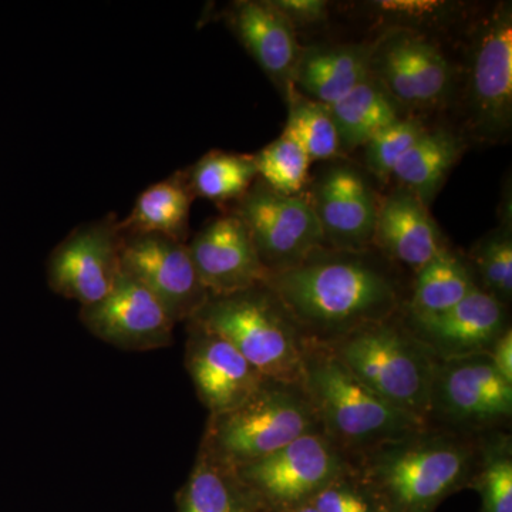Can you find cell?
<instances>
[{"label": "cell", "instance_id": "cell-18", "mask_svg": "<svg viewBox=\"0 0 512 512\" xmlns=\"http://www.w3.org/2000/svg\"><path fill=\"white\" fill-rule=\"evenodd\" d=\"M403 322L439 360L488 353L510 328L507 306L478 286L446 312Z\"/></svg>", "mask_w": 512, "mask_h": 512}, {"label": "cell", "instance_id": "cell-8", "mask_svg": "<svg viewBox=\"0 0 512 512\" xmlns=\"http://www.w3.org/2000/svg\"><path fill=\"white\" fill-rule=\"evenodd\" d=\"M512 383L497 372L488 353L439 360L431 386V429L477 436L507 424Z\"/></svg>", "mask_w": 512, "mask_h": 512}, {"label": "cell", "instance_id": "cell-32", "mask_svg": "<svg viewBox=\"0 0 512 512\" xmlns=\"http://www.w3.org/2000/svg\"><path fill=\"white\" fill-rule=\"evenodd\" d=\"M426 130L419 120L403 117L382 128L365 144L367 170L379 180H389L400 158Z\"/></svg>", "mask_w": 512, "mask_h": 512}, {"label": "cell", "instance_id": "cell-3", "mask_svg": "<svg viewBox=\"0 0 512 512\" xmlns=\"http://www.w3.org/2000/svg\"><path fill=\"white\" fill-rule=\"evenodd\" d=\"M301 384L320 431L352 464L373 448L429 429L380 399L325 346L305 342Z\"/></svg>", "mask_w": 512, "mask_h": 512}, {"label": "cell", "instance_id": "cell-5", "mask_svg": "<svg viewBox=\"0 0 512 512\" xmlns=\"http://www.w3.org/2000/svg\"><path fill=\"white\" fill-rule=\"evenodd\" d=\"M188 322L228 340L266 380L301 383L305 340L265 284L232 295L210 296Z\"/></svg>", "mask_w": 512, "mask_h": 512}, {"label": "cell", "instance_id": "cell-6", "mask_svg": "<svg viewBox=\"0 0 512 512\" xmlns=\"http://www.w3.org/2000/svg\"><path fill=\"white\" fill-rule=\"evenodd\" d=\"M312 431L320 427L302 384L266 380L238 409L208 419L198 453L235 470Z\"/></svg>", "mask_w": 512, "mask_h": 512}, {"label": "cell", "instance_id": "cell-15", "mask_svg": "<svg viewBox=\"0 0 512 512\" xmlns=\"http://www.w3.org/2000/svg\"><path fill=\"white\" fill-rule=\"evenodd\" d=\"M313 211L326 247L369 251L375 235L379 202L365 175L349 164H336L319 175L312 188Z\"/></svg>", "mask_w": 512, "mask_h": 512}, {"label": "cell", "instance_id": "cell-7", "mask_svg": "<svg viewBox=\"0 0 512 512\" xmlns=\"http://www.w3.org/2000/svg\"><path fill=\"white\" fill-rule=\"evenodd\" d=\"M352 470L322 431H312L234 471L261 512H293Z\"/></svg>", "mask_w": 512, "mask_h": 512}, {"label": "cell", "instance_id": "cell-29", "mask_svg": "<svg viewBox=\"0 0 512 512\" xmlns=\"http://www.w3.org/2000/svg\"><path fill=\"white\" fill-rule=\"evenodd\" d=\"M285 134L301 144L312 160H333L342 153L338 128L328 106L308 99L292 89L289 92Z\"/></svg>", "mask_w": 512, "mask_h": 512}, {"label": "cell", "instance_id": "cell-35", "mask_svg": "<svg viewBox=\"0 0 512 512\" xmlns=\"http://www.w3.org/2000/svg\"><path fill=\"white\" fill-rule=\"evenodd\" d=\"M375 8L379 10L380 16H387L392 20H402V22H429V20H439L448 6L440 2H376Z\"/></svg>", "mask_w": 512, "mask_h": 512}, {"label": "cell", "instance_id": "cell-1", "mask_svg": "<svg viewBox=\"0 0 512 512\" xmlns=\"http://www.w3.org/2000/svg\"><path fill=\"white\" fill-rule=\"evenodd\" d=\"M265 285L284 305L303 340L329 345L353 330L392 319L402 288L392 268L369 251L323 247Z\"/></svg>", "mask_w": 512, "mask_h": 512}, {"label": "cell", "instance_id": "cell-28", "mask_svg": "<svg viewBox=\"0 0 512 512\" xmlns=\"http://www.w3.org/2000/svg\"><path fill=\"white\" fill-rule=\"evenodd\" d=\"M470 488L481 497V512H512L511 437L481 436L476 473Z\"/></svg>", "mask_w": 512, "mask_h": 512}, {"label": "cell", "instance_id": "cell-26", "mask_svg": "<svg viewBox=\"0 0 512 512\" xmlns=\"http://www.w3.org/2000/svg\"><path fill=\"white\" fill-rule=\"evenodd\" d=\"M476 286L468 262L446 247L417 272L412 298L406 305L407 316L426 318L446 312Z\"/></svg>", "mask_w": 512, "mask_h": 512}, {"label": "cell", "instance_id": "cell-10", "mask_svg": "<svg viewBox=\"0 0 512 512\" xmlns=\"http://www.w3.org/2000/svg\"><path fill=\"white\" fill-rule=\"evenodd\" d=\"M232 212L247 227L269 275L288 271L326 247L311 201L276 192L259 178Z\"/></svg>", "mask_w": 512, "mask_h": 512}, {"label": "cell", "instance_id": "cell-27", "mask_svg": "<svg viewBox=\"0 0 512 512\" xmlns=\"http://www.w3.org/2000/svg\"><path fill=\"white\" fill-rule=\"evenodd\" d=\"M194 197L224 204L239 201L258 180L254 156L211 151L185 171Z\"/></svg>", "mask_w": 512, "mask_h": 512}, {"label": "cell", "instance_id": "cell-23", "mask_svg": "<svg viewBox=\"0 0 512 512\" xmlns=\"http://www.w3.org/2000/svg\"><path fill=\"white\" fill-rule=\"evenodd\" d=\"M463 151L464 141L453 131L426 130L400 158L392 177L429 207Z\"/></svg>", "mask_w": 512, "mask_h": 512}, {"label": "cell", "instance_id": "cell-33", "mask_svg": "<svg viewBox=\"0 0 512 512\" xmlns=\"http://www.w3.org/2000/svg\"><path fill=\"white\" fill-rule=\"evenodd\" d=\"M311 504L318 512H380L353 470L320 491Z\"/></svg>", "mask_w": 512, "mask_h": 512}, {"label": "cell", "instance_id": "cell-21", "mask_svg": "<svg viewBox=\"0 0 512 512\" xmlns=\"http://www.w3.org/2000/svg\"><path fill=\"white\" fill-rule=\"evenodd\" d=\"M373 43L312 46L302 49L293 89L330 106L372 76Z\"/></svg>", "mask_w": 512, "mask_h": 512}, {"label": "cell", "instance_id": "cell-37", "mask_svg": "<svg viewBox=\"0 0 512 512\" xmlns=\"http://www.w3.org/2000/svg\"><path fill=\"white\" fill-rule=\"evenodd\" d=\"M293 512H318L315 507L311 503L303 505V507L298 508V510Z\"/></svg>", "mask_w": 512, "mask_h": 512}, {"label": "cell", "instance_id": "cell-17", "mask_svg": "<svg viewBox=\"0 0 512 512\" xmlns=\"http://www.w3.org/2000/svg\"><path fill=\"white\" fill-rule=\"evenodd\" d=\"M187 247L210 296L247 291L268 279L247 227L234 212L208 222Z\"/></svg>", "mask_w": 512, "mask_h": 512}, {"label": "cell", "instance_id": "cell-2", "mask_svg": "<svg viewBox=\"0 0 512 512\" xmlns=\"http://www.w3.org/2000/svg\"><path fill=\"white\" fill-rule=\"evenodd\" d=\"M481 436L429 427L373 448L353 461V474L380 512H434L470 488Z\"/></svg>", "mask_w": 512, "mask_h": 512}, {"label": "cell", "instance_id": "cell-25", "mask_svg": "<svg viewBox=\"0 0 512 512\" xmlns=\"http://www.w3.org/2000/svg\"><path fill=\"white\" fill-rule=\"evenodd\" d=\"M178 512H261L232 468L198 453L177 495Z\"/></svg>", "mask_w": 512, "mask_h": 512}, {"label": "cell", "instance_id": "cell-9", "mask_svg": "<svg viewBox=\"0 0 512 512\" xmlns=\"http://www.w3.org/2000/svg\"><path fill=\"white\" fill-rule=\"evenodd\" d=\"M466 110L471 133L488 143L512 124V10L497 6L474 29L468 47Z\"/></svg>", "mask_w": 512, "mask_h": 512}, {"label": "cell", "instance_id": "cell-22", "mask_svg": "<svg viewBox=\"0 0 512 512\" xmlns=\"http://www.w3.org/2000/svg\"><path fill=\"white\" fill-rule=\"evenodd\" d=\"M192 200L187 174L175 173L138 195L130 215L119 221L121 234L161 235L185 242Z\"/></svg>", "mask_w": 512, "mask_h": 512}, {"label": "cell", "instance_id": "cell-13", "mask_svg": "<svg viewBox=\"0 0 512 512\" xmlns=\"http://www.w3.org/2000/svg\"><path fill=\"white\" fill-rule=\"evenodd\" d=\"M120 259L121 269L146 286L175 323L194 318L210 298L185 242L161 235H123Z\"/></svg>", "mask_w": 512, "mask_h": 512}, {"label": "cell", "instance_id": "cell-16", "mask_svg": "<svg viewBox=\"0 0 512 512\" xmlns=\"http://www.w3.org/2000/svg\"><path fill=\"white\" fill-rule=\"evenodd\" d=\"M187 325L185 367L198 399L210 417L238 409L261 389L265 377L228 340L198 323Z\"/></svg>", "mask_w": 512, "mask_h": 512}, {"label": "cell", "instance_id": "cell-11", "mask_svg": "<svg viewBox=\"0 0 512 512\" xmlns=\"http://www.w3.org/2000/svg\"><path fill=\"white\" fill-rule=\"evenodd\" d=\"M372 76L399 107L441 106L454 89L453 67L443 50L409 28L389 30L373 43Z\"/></svg>", "mask_w": 512, "mask_h": 512}, {"label": "cell", "instance_id": "cell-19", "mask_svg": "<svg viewBox=\"0 0 512 512\" xmlns=\"http://www.w3.org/2000/svg\"><path fill=\"white\" fill-rule=\"evenodd\" d=\"M373 245L384 258L414 274L446 248L429 207L402 187L380 202Z\"/></svg>", "mask_w": 512, "mask_h": 512}, {"label": "cell", "instance_id": "cell-24", "mask_svg": "<svg viewBox=\"0 0 512 512\" xmlns=\"http://www.w3.org/2000/svg\"><path fill=\"white\" fill-rule=\"evenodd\" d=\"M328 107L338 128L342 153L365 147L382 128L400 119L399 104L373 76Z\"/></svg>", "mask_w": 512, "mask_h": 512}, {"label": "cell", "instance_id": "cell-34", "mask_svg": "<svg viewBox=\"0 0 512 512\" xmlns=\"http://www.w3.org/2000/svg\"><path fill=\"white\" fill-rule=\"evenodd\" d=\"M293 28H306L325 23L329 18L328 3L323 0H269Z\"/></svg>", "mask_w": 512, "mask_h": 512}, {"label": "cell", "instance_id": "cell-14", "mask_svg": "<svg viewBox=\"0 0 512 512\" xmlns=\"http://www.w3.org/2000/svg\"><path fill=\"white\" fill-rule=\"evenodd\" d=\"M80 319L97 339L130 352L167 348L177 325L156 296L123 269L109 295L82 308Z\"/></svg>", "mask_w": 512, "mask_h": 512}, {"label": "cell", "instance_id": "cell-12", "mask_svg": "<svg viewBox=\"0 0 512 512\" xmlns=\"http://www.w3.org/2000/svg\"><path fill=\"white\" fill-rule=\"evenodd\" d=\"M121 239L113 215L74 229L49 256L50 289L82 308L103 301L121 274Z\"/></svg>", "mask_w": 512, "mask_h": 512}, {"label": "cell", "instance_id": "cell-31", "mask_svg": "<svg viewBox=\"0 0 512 512\" xmlns=\"http://www.w3.org/2000/svg\"><path fill=\"white\" fill-rule=\"evenodd\" d=\"M254 157L258 178L269 188L285 195L301 194L311 158L298 141L284 133Z\"/></svg>", "mask_w": 512, "mask_h": 512}, {"label": "cell", "instance_id": "cell-20", "mask_svg": "<svg viewBox=\"0 0 512 512\" xmlns=\"http://www.w3.org/2000/svg\"><path fill=\"white\" fill-rule=\"evenodd\" d=\"M229 28L256 63L288 96L302 49L296 29L271 2L241 0L228 9Z\"/></svg>", "mask_w": 512, "mask_h": 512}, {"label": "cell", "instance_id": "cell-4", "mask_svg": "<svg viewBox=\"0 0 512 512\" xmlns=\"http://www.w3.org/2000/svg\"><path fill=\"white\" fill-rule=\"evenodd\" d=\"M328 348L380 399L427 424L439 362L396 316L353 330ZM429 426V424H427Z\"/></svg>", "mask_w": 512, "mask_h": 512}, {"label": "cell", "instance_id": "cell-36", "mask_svg": "<svg viewBox=\"0 0 512 512\" xmlns=\"http://www.w3.org/2000/svg\"><path fill=\"white\" fill-rule=\"evenodd\" d=\"M497 372L512 383V330L508 328L488 352Z\"/></svg>", "mask_w": 512, "mask_h": 512}, {"label": "cell", "instance_id": "cell-30", "mask_svg": "<svg viewBox=\"0 0 512 512\" xmlns=\"http://www.w3.org/2000/svg\"><path fill=\"white\" fill-rule=\"evenodd\" d=\"M471 272L478 288L490 293L505 306L512 298V232L511 224L488 232L471 248Z\"/></svg>", "mask_w": 512, "mask_h": 512}]
</instances>
